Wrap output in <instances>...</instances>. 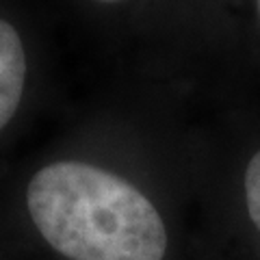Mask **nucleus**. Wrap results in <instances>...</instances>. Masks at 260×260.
<instances>
[{
    "mask_svg": "<svg viewBox=\"0 0 260 260\" xmlns=\"http://www.w3.org/2000/svg\"><path fill=\"white\" fill-rule=\"evenodd\" d=\"M98 3H119V0H98Z\"/></svg>",
    "mask_w": 260,
    "mask_h": 260,
    "instance_id": "obj_4",
    "label": "nucleus"
},
{
    "mask_svg": "<svg viewBox=\"0 0 260 260\" xmlns=\"http://www.w3.org/2000/svg\"><path fill=\"white\" fill-rule=\"evenodd\" d=\"M245 200L254 225L260 230V152L254 154L245 172Z\"/></svg>",
    "mask_w": 260,
    "mask_h": 260,
    "instance_id": "obj_3",
    "label": "nucleus"
},
{
    "mask_svg": "<svg viewBox=\"0 0 260 260\" xmlns=\"http://www.w3.org/2000/svg\"><path fill=\"white\" fill-rule=\"evenodd\" d=\"M26 83V54L22 39L9 22L0 20V130L20 107Z\"/></svg>",
    "mask_w": 260,
    "mask_h": 260,
    "instance_id": "obj_2",
    "label": "nucleus"
},
{
    "mask_svg": "<svg viewBox=\"0 0 260 260\" xmlns=\"http://www.w3.org/2000/svg\"><path fill=\"white\" fill-rule=\"evenodd\" d=\"M32 223L70 260H162L167 228L124 178L78 160L52 162L26 191Z\"/></svg>",
    "mask_w": 260,
    "mask_h": 260,
    "instance_id": "obj_1",
    "label": "nucleus"
},
{
    "mask_svg": "<svg viewBox=\"0 0 260 260\" xmlns=\"http://www.w3.org/2000/svg\"><path fill=\"white\" fill-rule=\"evenodd\" d=\"M258 15H260V0H258Z\"/></svg>",
    "mask_w": 260,
    "mask_h": 260,
    "instance_id": "obj_5",
    "label": "nucleus"
}]
</instances>
